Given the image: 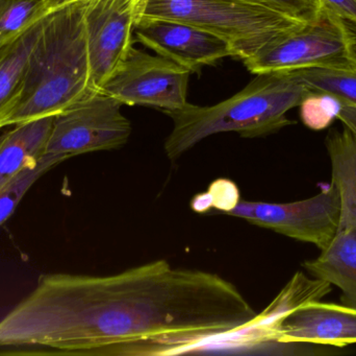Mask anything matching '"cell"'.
Here are the masks:
<instances>
[{"mask_svg":"<svg viewBox=\"0 0 356 356\" xmlns=\"http://www.w3.org/2000/svg\"><path fill=\"white\" fill-rule=\"evenodd\" d=\"M257 317L232 282L164 259L113 275L47 274L0 320V355H177Z\"/></svg>","mask_w":356,"mask_h":356,"instance_id":"6da1fadb","label":"cell"},{"mask_svg":"<svg viewBox=\"0 0 356 356\" xmlns=\"http://www.w3.org/2000/svg\"><path fill=\"white\" fill-rule=\"evenodd\" d=\"M88 0L63 4L41 23L22 93L8 125L56 116L92 91Z\"/></svg>","mask_w":356,"mask_h":356,"instance_id":"7a4b0ae2","label":"cell"},{"mask_svg":"<svg viewBox=\"0 0 356 356\" xmlns=\"http://www.w3.org/2000/svg\"><path fill=\"white\" fill-rule=\"evenodd\" d=\"M238 93L213 106L188 104L175 111H165L173 121V129L165 141L170 160L209 136L236 132L245 138L276 133L295 123L286 113L299 107L305 92L296 72L275 71L259 73Z\"/></svg>","mask_w":356,"mask_h":356,"instance_id":"3957f363","label":"cell"},{"mask_svg":"<svg viewBox=\"0 0 356 356\" xmlns=\"http://www.w3.org/2000/svg\"><path fill=\"white\" fill-rule=\"evenodd\" d=\"M188 23L227 42L234 58L246 60L300 22L259 0H148L142 18Z\"/></svg>","mask_w":356,"mask_h":356,"instance_id":"277c9868","label":"cell"},{"mask_svg":"<svg viewBox=\"0 0 356 356\" xmlns=\"http://www.w3.org/2000/svg\"><path fill=\"white\" fill-rule=\"evenodd\" d=\"M355 46V29L323 6L314 22L276 40L244 60V64L253 75L312 67L356 66Z\"/></svg>","mask_w":356,"mask_h":356,"instance_id":"5b68a950","label":"cell"},{"mask_svg":"<svg viewBox=\"0 0 356 356\" xmlns=\"http://www.w3.org/2000/svg\"><path fill=\"white\" fill-rule=\"evenodd\" d=\"M122 104L102 91H92L81 102L54 117L45 156L67 160L98 150H112L129 141L131 121Z\"/></svg>","mask_w":356,"mask_h":356,"instance_id":"8992f818","label":"cell"},{"mask_svg":"<svg viewBox=\"0 0 356 356\" xmlns=\"http://www.w3.org/2000/svg\"><path fill=\"white\" fill-rule=\"evenodd\" d=\"M228 215L288 236L309 242L323 250L339 229L340 198L334 184L312 198L292 203H236L225 210Z\"/></svg>","mask_w":356,"mask_h":356,"instance_id":"52a82bcc","label":"cell"},{"mask_svg":"<svg viewBox=\"0 0 356 356\" xmlns=\"http://www.w3.org/2000/svg\"><path fill=\"white\" fill-rule=\"evenodd\" d=\"M191 71L162 56L131 47L102 89L122 105L152 106L163 111L184 108Z\"/></svg>","mask_w":356,"mask_h":356,"instance_id":"ba28073f","label":"cell"},{"mask_svg":"<svg viewBox=\"0 0 356 356\" xmlns=\"http://www.w3.org/2000/svg\"><path fill=\"white\" fill-rule=\"evenodd\" d=\"M148 0H88L86 27L92 89L98 91L133 47V35Z\"/></svg>","mask_w":356,"mask_h":356,"instance_id":"9c48e42d","label":"cell"},{"mask_svg":"<svg viewBox=\"0 0 356 356\" xmlns=\"http://www.w3.org/2000/svg\"><path fill=\"white\" fill-rule=\"evenodd\" d=\"M259 342L343 348L356 344V309L321 300L307 303L257 336Z\"/></svg>","mask_w":356,"mask_h":356,"instance_id":"30bf717a","label":"cell"},{"mask_svg":"<svg viewBox=\"0 0 356 356\" xmlns=\"http://www.w3.org/2000/svg\"><path fill=\"white\" fill-rule=\"evenodd\" d=\"M140 43L159 56L197 72L203 66L234 56L227 42L188 23L163 18H141L135 29Z\"/></svg>","mask_w":356,"mask_h":356,"instance_id":"8fae6325","label":"cell"},{"mask_svg":"<svg viewBox=\"0 0 356 356\" xmlns=\"http://www.w3.org/2000/svg\"><path fill=\"white\" fill-rule=\"evenodd\" d=\"M54 117L15 125L14 129L0 136V190L45 156Z\"/></svg>","mask_w":356,"mask_h":356,"instance_id":"7c38bea8","label":"cell"},{"mask_svg":"<svg viewBox=\"0 0 356 356\" xmlns=\"http://www.w3.org/2000/svg\"><path fill=\"white\" fill-rule=\"evenodd\" d=\"M302 267L314 278L342 291L341 303L356 309V232L338 231L330 244Z\"/></svg>","mask_w":356,"mask_h":356,"instance_id":"4fadbf2b","label":"cell"},{"mask_svg":"<svg viewBox=\"0 0 356 356\" xmlns=\"http://www.w3.org/2000/svg\"><path fill=\"white\" fill-rule=\"evenodd\" d=\"M332 163V183L340 198L338 231L356 232V136L346 127L326 137Z\"/></svg>","mask_w":356,"mask_h":356,"instance_id":"5bb4252c","label":"cell"},{"mask_svg":"<svg viewBox=\"0 0 356 356\" xmlns=\"http://www.w3.org/2000/svg\"><path fill=\"white\" fill-rule=\"evenodd\" d=\"M41 23L18 39L0 47V129L8 127V121L20 100Z\"/></svg>","mask_w":356,"mask_h":356,"instance_id":"9a60e30c","label":"cell"},{"mask_svg":"<svg viewBox=\"0 0 356 356\" xmlns=\"http://www.w3.org/2000/svg\"><path fill=\"white\" fill-rule=\"evenodd\" d=\"M60 6L56 0H0V47L31 31Z\"/></svg>","mask_w":356,"mask_h":356,"instance_id":"2e32d148","label":"cell"},{"mask_svg":"<svg viewBox=\"0 0 356 356\" xmlns=\"http://www.w3.org/2000/svg\"><path fill=\"white\" fill-rule=\"evenodd\" d=\"M305 89L332 94L356 106V66L312 67L294 70Z\"/></svg>","mask_w":356,"mask_h":356,"instance_id":"e0dca14e","label":"cell"},{"mask_svg":"<svg viewBox=\"0 0 356 356\" xmlns=\"http://www.w3.org/2000/svg\"><path fill=\"white\" fill-rule=\"evenodd\" d=\"M63 161L58 157L44 156L39 162L26 167L0 190V226L12 217L19 203L35 181Z\"/></svg>","mask_w":356,"mask_h":356,"instance_id":"ac0fdd59","label":"cell"},{"mask_svg":"<svg viewBox=\"0 0 356 356\" xmlns=\"http://www.w3.org/2000/svg\"><path fill=\"white\" fill-rule=\"evenodd\" d=\"M300 117L309 129L320 131L330 127L338 119L342 102L332 94L307 90L301 100Z\"/></svg>","mask_w":356,"mask_h":356,"instance_id":"d6986e66","label":"cell"},{"mask_svg":"<svg viewBox=\"0 0 356 356\" xmlns=\"http://www.w3.org/2000/svg\"><path fill=\"white\" fill-rule=\"evenodd\" d=\"M296 20L303 23L314 22L321 14V0H259Z\"/></svg>","mask_w":356,"mask_h":356,"instance_id":"ffe728a7","label":"cell"},{"mask_svg":"<svg viewBox=\"0 0 356 356\" xmlns=\"http://www.w3.org/2000/svg\"><path fill=\"white\" fill-rule=\"evenodd\" d=\"M324 8L344 19L356 31V0H321Z\"/></svg>","mask_w":356,"mask_h":356,"instance_id":"44dd1931","label":"cell"},{"mask_svg":"<svg viewBox=\"0 0 356 356\" xmlns=\"http://www.w3.org/2000/svg\"><path fill=\"white\" fill-rule=\"evenodd\" d=\"M339 121L350 130L356 136V106L355 105L344 104L342 102V109L338 115Z\"/></svg>","mask_w":356,"mask_h":356,"instance_id":"7402d4cb","label":"cell"},{"mask_svg":"<svg viewBox=\"0 0 356 356\" xmlns=\"http://www.w3.org/2000/svg\"><path fill=\"white\" fill-rule=\"evenodd\" d=\"M56 1L58 6H63V4L68 3V2L72 1V0H56Z\"/></svg>","mask_w":356,"mask_h":356,"instance_id":"603a6c76","label":"cell"},{"mask_svg":"<svg viewBox=\"0 0 356 356\" xmlns=\"http://www.w3.org/2000/svg\"><path fill=\"white\" fill-rule=\"evenodd\" d=\"M72 1H74V0H72Z\"/></svg>","mask_w":356,"mask_h":356,"instance_id":"cb8c5ba5","label":"cell"},{"mask_svg":"<svg viewBox=\"0 0 356 356\" xmlns=\"http://www.w3.org/2000/svg\"><path fill=\"white\" fill-rule=\"evenodd\" d=\"M355 49H356V46H355Z\"/></svg>","mask_w":356,"mask_h":356,"instance_id":"d4e9b609","label":"cell"}]
</instances>
